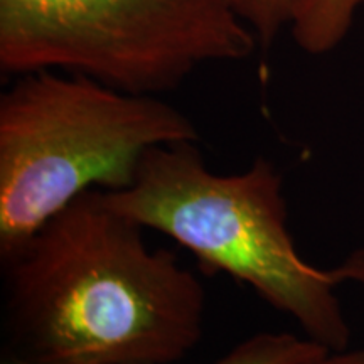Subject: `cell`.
<instances>
[{
	"label": "cell",
	"mask_w": 364,
	"mask_h": 364,
	"mask_svg": "<svg viewBox=\"0 0 364 364\" xmlns=\"http://www.w3.org/2000/svg\"><path fill=\"white\" fill-rule=\"evenodd\" d=\"M90 189L2 267L4 356L24 364H172L201 343L206 292L176 252Z\"/></svg>",
	"instance_id": "obj_1"
},
{
	"label": "cell",
	"mask_w": 364,
	"mask_h": 364,
	"mask_svg": "<svg viewBox=\"0 0 364 364\" xmlns=\"http://www.w3.org/2000/svg\"><path fill=\"white\" fill-rule=\"evenodd\" d=\"M196 144L147 150L129 188L102 189L107 203L193 253L204 275L225 273L247 284L294 317L309 339L344 351L351 331L336 289L364 284V250L331 270L312 267L287 228L284 177L275 164L257 157L240 174H216Z\"/></svg>",
	"instance_id": "obj_2"
},
{
	"label": "cell",
	"mask_w": 364,
	"mask_h": 364,
	"mask_svg": "<svg viewBox=\"0 0 364 364\" xmlns=\"http://www.w3.org/2000/svg\"><path fill=\"white\" fill-rule=\"evenodd\" d=\"M198 140L156 95L63 71L16 76L0 95V260L86 191L129 188L147 150Z\"/></svg>",
	"instance_id": "obj_3"
},
{
	"label": "cell",
	"mask_w": 364,
	"mask_h": 364,
	"mask_svg": "<svg viewBox=\"0 0 364 364\" xmlns=\"http://www.w3.org/2000/svg\"><path fill=\"white\" fill-rule=\"evenodd\" d=\"M257 36L230 0H0V71L83 75L161 95L211 63L253 56Z\"/></svg>",
	"instance_id": "obj_4"
},
{
	"label": "cell",
	"mask_w": 364,
	"mask_h": 364,
	"mask_svg": "<svg viewBox=\"0 0 364 364\" xmlns=\"http://www.w3.org/2000/svg\"><path fill=\"white\" fill-rule=\"evenodd\" d=\"M329 349L312 339L289 332H258L241 341L215 364H307L324 356ZM0 364H24L2 358Z\"/></svg>",
	"instance_id": "obj_5"
},
{
	"label": "cell",
	"mask_w": 364,
	"mask_h": 364,
	"mask_svg": "<svg viewBox=\"0 0 364 364\" xmlns=\"http://www.w3.org/2000/svg\"><path fill=\"white\" fill-rule=\"evenodd\" d=\"M364 0H314L292 27L300 49L309 54H324L346 38L354 16Z\"/></svg>",
	"instance_id": "obj_6"
},
{
	"label": "cell",
	"mask_w": 364,
	"mask_h": 364,
	"mask_svg": "<svg viewBox=\"0 0 364 364\" xmlns=\"http://www.w3.org/2000/svg\"><path fill=\"white\" fill-rule=\"evenodd\" d=\"M241 21L268 48L284 29H292L314 0H230Z\"/></svg>",
	"instance_id": "obj_7"
},
{
	"label": "cell",
	"mask_w": 364,
	"mask_h": 364,
	"mask_svg": "<svg viewBox=\"0 0 364 364\" xmlns=\"http://www.w3.org/2000/svg\"><path fill=\"white\" fill-rule=\"evenodd\" d=\"M307 364H364V351H329Z\"/></svg>",
	"instance_id": "obj_8"
}]
</instances>
